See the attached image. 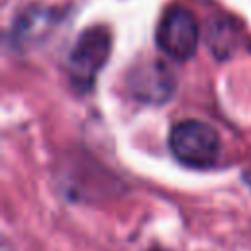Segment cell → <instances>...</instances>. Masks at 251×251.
Listing matches in <instances>:
<instances>
[{"label":"cell","mask_w":251,"mask_h":251,"mask_svg":"<svg viewBox=\"0 0 251 251\" xmlns=\"http://www.w3.org/2000/svg\"><path fill=\"white\" fill-rule=\"evenodd\" d=\"M110 47V31L104 25H90L76 37L67 65L73 86L78 90H88L94 84L100 69L108 61Z\"/></svg>","instance_id":"obj_1"},{"label":"cell","mask_w":251,"mask_h":251,"mask_svg":"<svg viewBox=\"0 0 251 251\" xmlns=\"http://www.w3.org/2000/svg\"><path fill=\"white\" fill-rule=\"evenodd\" d=\"M169 147L178 163L204 169L216 163L220 155V137L208 124L186 120L171 129Z\"/></svg>","instance_id":"obj_2"},{"label":"cell","mask_w":251,"mask_h":251,"mask_svg":"<svg viewBox=\"0 0 251 251\" xmlns=\"http://www.w3.org/2000/svg\"><path fill=\"white\" fill-rule=\"evenodd\" d=\"M157 47L175 61H188L198 49V22L186 8H171L159 22Z\"/></svg>","instance_id":"obj_3"}]
</instances>
